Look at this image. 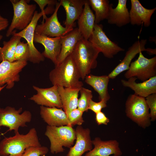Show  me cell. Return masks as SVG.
Returning a JSON list of instances; mask_svg holds the SVG:
<instances>
[{
	"instance_id": "37",
	"label": "cell",
	"mask_w": 156,
	"mask_h": 156,
	"mask_svg": "<svg viewBox=\"0 0 156 156\" xmlns=\"http://www.w3.org/2000/svg\"><path fill=\"white\" fill-rule=\"evenodd\" d=\"M9 24L8 20L3 17L0 14V31L6 28Z\"/></svg>"
},
{
	"instance_id": "25",
	"label": "cell",
	"mask_w": 156,
	"mask_h": 156,
	"mask_svg": "<svg viewBox=\"0 0 156 156\" xmlns=\"http://www.w3.org/2000/svg\"><path fill=\"white\" fill-rule=\"evenodd\" d=\"M80 89L58 86L62 109L67 116L70 111L77 108L78 97Z\"/></svg>"
},
{
	"instance_id": "27",
	"label": "cell",
	"mask_w": 156,
	"mask_h": 156,
	"mask_svg": "<svg viewBox=\"0 0 156 156\" xmlns=\"http://www.w3.org/2000/svg\"><path fill=\"white\" fill-rule=\"evenodd\" d=\"M88 1L95 13V24H99L101 21L107 19L111 4H109V0H88Z\"/></svg>"
},
{
	"instance_id": "4",
	"label": "cell",
	"mask_w": 156,
	"mask_h": 156,
	"mask_svg": "<svg viewBox=\"0 0 156 156\" xmlns=\"http://www.w3.org/2000/svg\"><path fill=\"white\" fill-rule=\"evenodd\" d=\"M44 134L50 141V150L52 154L63 152L64 146L70 148L76 139L75 129L69 125L59 127L47 125Z\"/></svg>"
},
{
	"instance_id": "21",
	"label": "cell",
	"mask_w": 156,
	"mask_h": 156,
	"mask_svg": "<svg viewBox=\"0 0 156 156\" xmlns=\"http://www.w3.org/2000/svg\"><path fill=\"white\" fill-rule=\"evenodd\" d=\"M135 77H131L127 81L122 79L121 83L123 86L133 90L134 94L144 98L153 94H156V76L142 82L137 83Z\"/></svg>"
},
{
	"instance_id": "17",
	"label": "cell",
	"mask_w": 156,
	"mask_h": 156,
	"mask_svg": "<svg viewBox=\"0 0 156 156\" xmlns=\"http://www.w3.org/2000/svg\"><path fill=\"white\" fill-rule=\"evenodd\" d=\"M130 1L131 8L129 13L131 24L140 25L143 24L146 27L150 26L151 16L156 8L148 9L143 7L138 0H131Z\"/></svg>"
},
{
	"instance_id": "35",
	"label": "cell",
	"mask_w": 156,
	"mask_h": 156,
	"mask_svg": "<svg viewBox=\"0 0 156 156\" xmlns=\"http://www.w3.org/2000/svg\"><path fill=\"white\" fill-rule=\"evenodd\" d=\"M95 114L96 121L98 125L102 124L107 125L108 123L109 122V119L102 112H99Z\"/></svg>"
},
{
	"instance_id": "1",
	"label": "cell",
	"mask_w": 156,
	"mask_h": 156,
	"mask_svg": "<svg viewBox=\"0 0 156 156\" xmlns=\"http://www.w3.org/2000/svg\"><path fill=\"white\" fill-rule=\"evenodd\" d=\"M49 77L53 85L80 89L83 85L79 80V72L70 55L55 66L49 73Z\"/></svg>"
},
{
	"instance_id": "14",
	"label": "cell",
	"mask_w": 156,
	"mask_h": 156,
	"mask_svg": "<svg viewBox=\"0 0 156 156\" xmlns=\"http://www.w3.org/2000/svg\"><path fill=\"white\" fill-rule=\"evenodd\" d=\"M33 88L37 94L31 97L29 99L30 100L40 106L62 108L58 86L53 85L50 87L42 88L33 86Z\"/></svg>"
},
{
	"instance_id": "29",
	"label": "cell",
	"mask_w": 156,
	"mask_h": 156,
	"mask_svg": "<svg viewBox=\"0 0 156 156\" xmlns=\"http://www.w3.org/2000/svg\"><path fill=\"white\" fill-rule=\"evenodd\" d=\"M80 97L78 99L77 108L83 112H87L90 100L92 99L93 95L91 90L83 87L79 90Z\"/></svg>"
},
{
	"instance_id": "23",
	"label": "cell",
	"mask_w": 156,
	"mask_h": 156,
	"mask_svg": "<svg viewBox=\"0 0 156 156\" xmlns=\"http://www.w3.org/2000/svg\"><path fill=\"white\" fill-rule=\"evenodd\" d=\"M127 0H118L116 7L113 8L111 4L107 20L108 23L119 27L130 23L129 11L127 6Z\"/></svg>"
},
{
	"instance_id": "12",
	"label": "cell",
	"mask_w": 156,
	"mask_h": 156,
	"mask_svg": "<svg viewBox=\"0 0 156 156\" xmlns=\"http://www.w3.org/2000/svg\"><path fill=\"white\" fill-rule=\"evenodd\" d=\"M27 61H3L0 63V86L6 85V88L13 87L20 79V73L27 64Z\"/></svg>"
},
{
	"instance_id": "5",
	"label": "cell",
	"mask_w": 156,
	"mask_h": 156,
	"mask_svg": "<svg viewBox=\"0 0 156 156\" xmlns=\"http://www.w3.org/2000/svg\"><path fill=\"white\" fill-rule=\"evenodd\" d=\"M55 8L53 6L49 5L43 12H38L35 11L30 23L23 30L16 33V30L12 32V35L17 36L23 38L27 41L29 51V55L28 61L34 64H39L43 61L45 57L37 49L34 44V36L36 27L37 25L38 22L42 16L43 18L48 14L53 13Z\"/></svg>"
},
{
	"instance_id": "19",
	"label": "cell",
	"mask_w": 156,
	"mask_h": 156,
	"mask_svg": "<svg viewBox=\"0 0 156 156\" xmlns=\"http://www.w3.org/2000/svg\"><path fill=\"white\" fill-rule=\"evenodd\" d=\"M94 147L84 156H120L122 154L119 143L116 140L104 141L98 137L92 141Z\"/></svg>"
},
{
	"instance_id": "2",
	"label": "cell",
	"mask_w": 156,
	"mask_h": 156,
	"mask_svg": "<svg viewBox=\"0 0 156 156\" xmlns=\"http://www.w3.org/2000/svg\"><path fill=\"white\" fill-rule=\"evenodd\" d=\"M99 53L88 40L83 38L77 42L70 55L83 80L97 67Z\"/></svg>"
},
{
	"instance_id": "6",
	"label": "cell",
	"mask_w": 156,
	"mask_h": 156,
	"mask_svg": "<svg viewBox=\"0 0 156 156\" xmlns=\"http://www.w3.org/2000/svg\"><path fill=\"white\" fill-rule=\"evenodd\" d=\"M10 1L13 7L14 15L6 33V36L8 37L12 35L14 29L21 31L28 25L36 8L35 4H29V0H11Z\"/></svg>"
},
{
	"instance_id": "22",
	"label": "cell",
	"mask_w": 156,
	"mask_h": 156,
	"mask_svg": "<svg viewBox=\"0 0 156 156\" xmlns=\"http://www.w3.org/2000/svg\"><path fill=\"white\" fill-rule=\"evenodd\" d=\"M83 38L77 28L73 29L65 35L61 36V49L55 66L61 63L70 56L77 42Z\"/></svg>"
},
{
	"instance_id": "34",
	"label": "cell",
	"mask_w": 156,
	"mask_h": 156,
	"mask_svg": "<svg viewBox=\"0 0 156 156\" xmlns=\"http://www.w3.org/2000/svg\"><path fill=\"white\" fill-rule=\"evenodd\" d=\"M107 101L102 100L98 102L94 101L91 99L90 102L88 109L92 111L95 114L101 111L102 109L106 107Z\"/></svg>"
},
{
	"instance_id": "20",
	"label": "cell",
	"mask_w": 156,
	"mask_h": 156,
	"mask_svg": "<svg viewBox=\"0 0 156 156\" xmlns=\"http://www.w3.org/2000/svg\"><path fill=\"white\" fill-rule=\"evenodd\" d=\"M40 114L48 125L57 127L71 126L67 116L62 108L40 106Z\"/></svg>"
},
{
	"instance_id": "24",
	"label": "cell",
	"mask_w": 156,
	"mask_h": 156,
	"mask_svg": "<svg viewBox=\"0 0 156 156\" xmlns=\"http://www.w3.org/2000/svg\"><path fill=\"white\" fill-rule=\"evenodd\" d=\"M95 21V15L88 0H86L83 11L78 19L77 28L84 39H89L94 30Z\"/></svg>"
},
{
	"instance_id": "31",
	"label": "cell",
	"mask_w": 156,
	"mask_h": 156,
	"mask_svg": "<svg viewBox=\"0 0 156 156\" xmlns=\"http://www.w3.org/2000/svg\"><path fill=\"white\" fill-rule=\"evenodd\" d=\"M83 113L78 108L69 112L67 116L71 126L76 125L81 126L82 124L84 121L83 117Z\"/></svg>"
},
{
	"instance_id": "18",
	"label": "cell",
	"mask_w": 156,
	"mask_h": 156,
	"mask_svg": "<svg viewBox=\"0 0 156 156\" xmlns=\"http://www.w3.org/2000/svg\"><path fill=\"white\" fill-rule=\"evenodd\" d=\"M86 0H60V5L64 8L66 17L64 23L65 27L71 31L74 28L75 21L81 14Z\"/></svg>"
},
{
	"instance_id": "7",
	"label": "cell",
	"mask_w": 156,
	"mask_h": 156,
	"mask_svg": "<svg viewBox=\"0 0 156 156\" xmlns=\"http://www.w3.org/2000/svg\"><path fill=\"white\" fill-rule=\"evenodd\" d=\"M127 116L143 128L150 124L149 109L145 98L135 94L128 97L125 104Z\"/></svg>"
},
{
	"instance_id": "15",
	"label": "cell",
	"mask_w": 156,
	"mask_h": 156,
	"mask_svg": "<svg viewBox=\"0 0 156 156\" xmlns=\"http://www.w3.org/2000/svg\"><path fill=\"white\" fill-rule=\"evenodd\" d=\"M76 142L70 150L66 156H82L86 152L92 149L90 129L78 125L75 129Z\"/></svg>"
},
{
	"instance_id": "8",
	"label": "cell",
	"mask_w": 156,
	"mask_h": 156,
	"mask_svg": "<svg viewBox=\"0 0 156 156\" xmlns=\"http://www.w3.org/2000/svg\"><path fill=\"white\" fill-rule=\"evenodd\" d=\"M22 111V107L18 109L10 106L0 107V130L1 127L5 126L9 128L8 131L13 130L16 133L19 132V127H27L26 123L31 121L32 114L29 111L21 113Z\"/></svg>"
},
{
	"instance_id": "39",
	"label": "cell",
	"mask_w": 156,
	"mask_h": 156,
	"mask_svg": "<svg viewBox=\"0 0 156 156\" xmlns=\"http://www.w3.org/2000/svg\"><path fill=\"white\" fill-rule=\"evenodd\" d=\"M2 37H3V36L2 35H1V34H0V41L2 39ZM1 48V47H0V51Z\"/></svg>"
},
{
	"instance_id": "26",
	"label": "cell",
	"mask_w": 156,
	"mask_h": 156,
	"mask_svg": "<svg viewBox=\"0 0 156 156\" xmlns=\"http://www.w3.org/2000/svg\"><path fill=\"white\" fill-rule=\"evenodd\" d=\"M85 81L91 86L99 95L100 101H107L110 96L108 90V86L109 79L107 75L96 76L92 74L87 75Z\"/></svg>"
},
{
	"instance_id": "10",
	"label": "cell",
	"mask_w": 156,
	"mask_h": 156,
	"mask_svg": "<svg viewBox=\"0 0 156 156\" xmlns=\"http://www.w3.org/2000/svg\"><path fill=\"white\" fill-rule=\"evenodd\" d=\"M88 40L100 53L108 58H112L119 52L125 50L108 37L101 24H95L93 32Z\"/></svg>"
},
{
	"instance_id": "33",
	"label": "cell",
	"mask_w": 156,
	"mask_h": 156,
	"mask_svg": "<svg viewBox=\"0 0 156 156\" xmlns=\"http://www.w3.org/2000/svg\"><path fill=\"white\" fill-rule=\"evenodd\" d=\"M146 103L150 109V118L154 121L156 118V94H151L145 98Z\"/></svg>"
},
{
	"instance_id": "16",
	"label": "cell",
	"mask_w": 156,
	"mask_h": 156,
	"mask_svg": "<svg viewBox=\"0 0 156 156\" xmlns=\"http://www.w3.org/2000/svg\"><path fill=\"white\" fill-rule=\"evenodd\" d=\"M60 37H50L34 33V41L44 47L42 53L44 57L50 59L56 65L61 49Z\"/></svg>"
},
{
	"instance_id": "38",
	"label": "cell",
	"mask_w": 156,
	"mask_h": 156,
	"mask_svg": "<svg viewBox=\"0 0 156 156\" xmlns=\"http://www.w3.org/2000/svg\"><path fill=\"white\" fill-rule=\"evenodd\" d=\"M6 85H5L2 86H0V91L3 90L5 87H6Z\"/></svg>"
},
{
	"instance_id": "28",
	"label": "cell",
	"mask_w": 156,
	"mask_h": 156,
	"mask_svg": "<svg viewBox=\"0 0 156 156\" xmlns=\"http://www.w3.org/2000/svg\"><path fill=\"white\" fill-rule=\"evenodd\" d=\"M22 38L12 35L8 41H4L3 46L0 51V62L7 60L11 62L14 61V55L16 46Z\"/></svg>"
},
{
	"instance_id": "9",
	"label": "cell",
	"mask_w": 156,
	"mask_h": 156,
	"mask_svg": "<svg viewBox=\"0 0 156 156\" xmlns=\"http://www.w3.org/2000/svg\"><path fill=\"white\" fill-rule=\"evenodd\" d=\"M156 76V56L151 58L145 57L142 52L138 59L131 62L124 74L127 79L135 77L144 81Z\"/></svg>"
},
{
	"instance_id": "30",
	"label": "cell",
	"mask_w": 156,
	"mask_h": 156,
	"mask_svg": "<svg viewBox=\"0 0 156 156\" xmlns=\"http://www.w3.org/2000/svg\"><path fill=\"white\" fill-rule=\"evenodd\" d=\"M29 55V49L27 43L20 41L17 44L15 49L14 55V61H27Z\"/></svg>"
},
{
	"instance_id": "13",
	"label": "cell",
	"mask_w": 156,
	"mask_h": 156,
	"mask_svg": "<svg viewBox=\"0 0 156 156\" xmlns=\"http://www.w3.org/2000/svg\"><path fill=\"white\" fill-rule=\"evenodd\" d=\"M146 39H142L136 41L128 48L125 56L121 62L108 75L109 79H113L123 71L127 70L132 60L140 52L146 51L150 54H156V49L146 48Z\"/></svg>"
},
{
	"instance_id": "3",
	"label": "cell",
	"mask_w": 156,
	"mask_h": 156,
	"mask_svg": "<svg viewBox=\"0 0 156 156\" xmlns=\"http://www.w3.org/2000/svg\"><path fill=\"white\" fill-rule=\"evenodd\" d=\"M41 146L37 131L33 128L25 134L18 132L3 139L0 142V156H21L28 147Z\"/></svg>"
},
{
	"instance_id": "36",
	"label": "cell",
	"mask_w": 156,
	"mask_h": 156,
	"mask_svg": "<svg viewBox=\"0 0 156 156\" xmlns=\"http://www.w3.org/2000/svg\"><path fill=\"white\" fill-rule=\"evenodd\" d=\"M34 1L38 5L41 12L44 11V8L47 5L48 6L55 5L58 2L56 0H34Z\"/></svg>"
},
{
	"instance_id": "32",
	"label": "cell",
	"mask_w": 156,
	"mask_h": 156,
	"mask_svg": "<svg viewBox=\"0 0 156 156\" xmlns=\"http://www.w3.org/2000/svg\"><path fill=\"white\" fill-rule=\"evenodd\" d=\"M48 151L46 146H30L27 148L21 156H45Z\"/></svg>"
},
{
	"instance_id": "11",
	"label": "cell",
	"mask_w": 156,
	"mask_h": 156,
	"mask_svg": "<svg viewBox=\"0 0 156 156\" xmlns=\"http://www.w3.org/2000/svg\"><path fill=\"white\" fill-rule=\"evenodd\" d=\"M61 6L57 2L52 15L49 17L46 16L43 18L40 24L37 25L35 33L50 37L62 36L70 31L62 26L59 22L57 17V12Z\"/></svg>"
}]
</instances>
